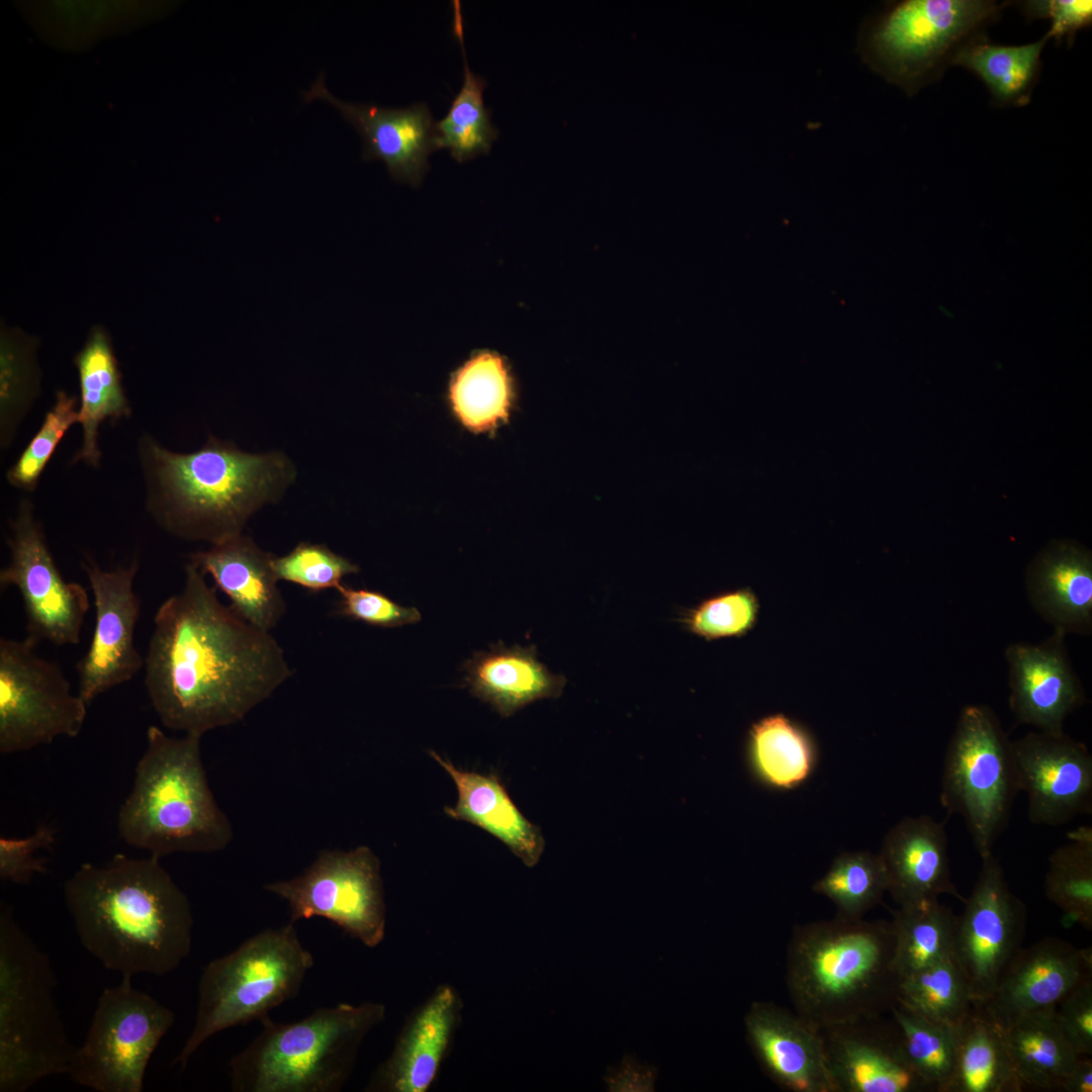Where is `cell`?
<instances>
[{
    "mask_svg": "<svg viewBox=\"0 0 1092 1092\" xmlns=\"http://www.w3.org/2000/svg\"><path fill=\"white\" fill-rule=\"evenodd\" d=\"M144 667L163 726L200 736L242 721L291 675L271 633L224 606L191 563L155 614Z\"/></svg>",
    "mask_w": 1092,
    "mask_h": 1092,
    "instance_id": "cell-1",
    "label": "cell"
},
{
    "mask_svg": "<svg viewBox=\"0 0 1092 1092\" xmlns=\"http://www.w3.org/2000/svg\"><path fill=\"white\" fill-rule=\"evenodd\" d=\"M64 897L81 944L122 977L167 975L191 951L190 902L156 856L84 862Z\"/></svg>",
    "mask_w": 1092,
    "mask_h": 1092,
    "instance_id": "cell-2",
    "label": "cell"
},
{
    "mask_svg": "<svg viewBox=\"0 0 1092 1092\" xmlns=\"http://www.w3.org/2000/svg\"><path fill=\"white\" fill-rule=\"evenodd\" d=\"M140 460L156 522L174 536L211 545L242 534L248 519L294 477L282 453L252 454L214 437L183 454L144 436Z\"/></svg>",
    "mask_w": 1092,
    "mask_h": 1092,
    "instance_id": "cell-3",
    "label": "cell"
},
{
    "mask_svg": "<svg viewBox=\"0 0 1092 1092\" xmlns=\"http://www.w3.org/2000/svg\"><path fill=\"white\" fill-rule=\"evenodd\" d=\"M785 977L795 1012L819 1030L889 1013L900 980L890 921L835 916L796 926Z\"/></svg>",
    "mask_w": 1092,
    "mask_h": 1092,
    "instance_id": "cell-4",
    "label": "cell"
},
{
    "mask_svg": "<svg viewBox=\"0 0 1092 1092\" xmlns=\"http://www.w3.org/2000/svg\"><path fill=\"white\" fill-rule=\"evenodd\" d=\"M200 735H167L151 725L130 793L117 816L119 837L161 858L225 848L233 827L209 787Z\"/></svg>",
    "mask_w": 1092,
    "mask_h": 1092,
    "instance_id": "cell-5",
    "label": "cell"
},
{
    "mask_svg": "<svg viewBox=\"0 0 1092 1092\" xmlns=\"http://www.w3.org/2000/svg\"><path fill=\"white\" fill-rule=\"evenodd\" d=\"M386 1007L365 1001L317 1008L294 1022L262 1019L258 1035L230 1062L234 1092H339Z\"/></svg>",
    "mask_w": 1092,
    "mask_h": 1092,
    "instance_id": "cell-6",
    "label": "cell"
},
{
    "mask_svg": "<svg viewBox=\"0 0 1092 1092\" xmlns=\"http://www.w3.org/2000/svg\"><path fill=\"white\" fill-rule=\"evenodd\" d=\"M49 957L19 926L11 908L0 912V1092H24L67 1074L74 1048L54 999Z\"/></svg>",
    "mask_w": 1092,
    "mask_h": 1092,
    "instance_id": "cell-7",
    "label": "cell"
},
{
    "mask_svg": "<svg viewBox=\"0 0 1092 1092\" xmlns=\"http://www.w3.org/2000/svg\"><path fill=\"white\" fill-rule=\"evenodd\" d=\"M313 965L292 922L262 930L210 961L199 979L193 1028L172 1064L184 1069L214 1034L268 1017L297 995Z\"/></svg>",
    "mask_w": 1092,
    "mask_h": 1092,
    "instance_id": "cell-8",
    "label": "cell"
},
{
    "mask_svg": "<svg viewBox=\"0 0 1092 1092\" xmlns=\"http://www.w3.org/2000/svg\"><path fill=\"white\" fill-rule=\"evenodd\" d=\"M1005 6L989 0L894 2L863 22L858 52L871 70L911 96L940 77Z\"/></svg>",
    "mask_w": 1092,
    "mask_h": 1092,
    "instance_id": "cell-9",
    "label": "cell"
},
{
    "mask_svg": "<svg viewBox=\"0 0 1092 1092\" xmlns=\"http://www.w3.org/2000/svg\"><path fill=\"white\" fill-rule=\"evenodd\" d=\"M1010 743L991 708L968 705L943 758L940 803L964 819L981 858L992 854L1020 792Z\"/></svg>",
    "mask_w": 1092,
    "mask_h": 1092,
    "instance_id": "cell-10",
    "label": "cell"
},
{
    "mask_svg": "<svg viewBox=\"0 0 1092 1092\" xmlns=\"http://www.w3.org/2000/svg\"><path fill=\"white\" fill-rule=\"evenodd\" d=\"M174 1021L172 1010L122 977L101 993L67 1074L98 1092H142L150 1060Z\"/></svg>",
    "mask_w": 1092,
    "mask_h": 1092,
    "instance_id": "cell-11",
    "label": "cell"
},
{
    "mask_svg": "<svg viewBox=\"0 0 1092 1092\" xmlns=\"http://www.w3.org/2000/svg\"><path fill=\"white\" fill-rule=\"evenodd\" d=\"M28 637L0 639V753L14 754L76 737L87 703L62 667L36 652Z\"/></svg>",
    "mask_w": 1092,
    "mask_h": 1092,
    "instance_id": "cell-12",
    "label": "cell"
},
{
    "mask_svg": "<svg viewBox=\"0 0 1092 1092\" xmlns=\"http://www.w3.org/2000/svg\"><path fill=\"white\" fill-rule=\"evenodd\" d=\"M264 889L287 903L292 923L325 918L371 948L385 936L380 861L368 846L322 850L300 875L266 884Z\"/></svg>",
    "mask_w": 1092,
    "mask_h": 1092,
    "instance_id": "cell-13",
    "label": "cell"
},
{
    "mask_svg": "<svg viewBox=\"0 0 1092 1092\" xmlns=\"http://www.w3.org/2000/svg\"><path fill=\"white\" fill-rule=\"evenodd\" d=\"M9 562L0 571L1 589L15 587L23 602L26 637L37 644L76 645L90 608L87 589L67 581L48 546L29 499H22L10 520Z\"/></svg>",
    "mask_w": 1092,
    "mask_h": 1092,
    "instance_id": "cell-14",
    "label": "cell"
},
{
    "mask_svg": "<svg viewBox=\"0 0 1092 1092\" xmlns=\"http://www.w3.org/2000/svg\"><path fill=\"white\" fill-rule=\"evenodd\" d=\"M964 904L957 917L953 958L969 982L973 1004L981 1005L1022 947L1026 907L1011 891L993 853L982 858L981 871Z\"/></svg>",
    "mask_w": 1092,
    "mask_h": 1092,
    "instance_id": "cell-15",
    "label": "cell"
},
{
    "mask_svg": "<svg viewBox=\"0 0 1092 1092\" xmlns=\"http://www.w3.org/2000/svg\"><path fill=\"white\" fill-rule=\"evenodd\" d=\"M82 568L93 595L95 626L76 669L78 694L89 705L130 680L145 666V657L134 643L141 614V600L133 588L138 561L107 570L86 558Z\"/></svg>",
    "mask_w": 1092,
    "mask_h": 1092,
    "instance_id": "cell-16",
    "label": "cell"
},
{
    "mask_svg": "<svg viewBox=\"0 0 1092 1092\" xmlns=\"http://www.w3.org/2000/svg\"><path fill=\"white\" fill-rule=\"evenodd\" d=\"M1019 791L1031 823L1060 826L1092 812V755L1065 732H1029L1011 741Z\"/></svg>",
    "mask_w": 1092,
    "mask_h": 1092,
    "instance_id": "cell-17",
    "label": "cell"
},
{
    "mask_svg": "<svg viewBox=\"0 0 1092 1092\" xmlns=\"http://www.w3.org/2000/svg\"><path fill=\"white\" fill-rule=\"evenodd\" d=\"M820 1033L837 1092H931L912 1069L891 1015L863 1017Z\"/></svg>",
    "mask_w": 1092,
    "mask_h": 1092,
    "instance_id": "cell-18",
    "label": "cell"
},
{
    "mask_svg": "<svg viewBox=\"0 0 1092 1092\" xmlns=\"http://www.w3.org/2000/svg\"><path fill=\"white\" fill-rule=\"evenodd\" d=\"M458 990L439 985L406 1017L388 1057L369 1078L368 1092H428L462 1022Z\"/></svg>",
    "mask_w": 1092,
    "mask_h": 1092,
    "instance_id": "cell-19",
    "label": "cell"
},
{
    "mask_svg": "<svg viewBox=\"0 0 1092 1092\" xmlns=\"http://www.w3.org/2000/svg\"><path fill=\"white\" fill-rule=\"evenodd\" d=\"M1091 974V947L1044 937L1019 949L981 1006L999 1026L1024 1015L1052 1012Z\"/></svg>",
    "mask_w": 1092,
    "mask_h": 1092,
    "instance_id": "cell-20",
    "label": "cell"
},
{
    "mask_svg": "<svg viewBox=\"0 0 1092 1092\" xmlns=\"http://www.w3.org/2000/svg\"><path fill=\"white\" fill-rule=\"evenodd\" d=\"M1065 636L1054 630L1040 644L1018 642L1006 648L1009 705L1018 723L1042 732L1062 733L1067 717L1086 702L1067 653Z\"/></svg>",
    "mask_w": 1092,
    "mask_h": 1092,
    "instance_id": "cell-21",
    "label": "cell"
},
{
    "mask_svg": "<svg viewBox=\"0 0 1092 1092\" xmlns=\"http://www.w3.org/2000/svg\"><path fill=\"white\" fill-rule=\"evenodd\" d=\"M310 102L323 100L338 109L362 136V158L381 160L391 177L417 186L429 169L428 158L434 149V121L425 103L404 108L374 104L349 103L335 97L321 76L303 93Z\"/></svg>",
    "mask_w": 1092,
    "mask_h": 1092,
    "instance_id": "cell-22",
    "label": "cell"
},
{
    "mask_svg": "<svg viewBox=\"0 0 1092 1092\" xmlns=\"http://www.w3.org/2000/svg\"><path fill=\"white\" fill-rule=\"evenodd\" d=\"M747 1042L764 1073L792 1092H837L820 1030L796 1012L754 1001L744 1016Z\"/></svg>",
    "mask_w": 1092,
    "mask_h": 1092,
    "instance_id": "cell-23",
    "label": "cell"
},
{
    "mask_svg": "<svg viewBox=\"0 0 1092 1092\" xmlns=\"http://www.w3.org/2000/svg\"><path fill=\"white\" fill-rule=\"evenodd\" d=\"M888 891L899 907L951 895L961 901L949 868L944 824L928 815L906 817L886 834L881 851Z\"/></svg>",
    "mask_w": 1092,
    "mask_h": 1092,
    "instance_id": "cell-24",
    "label": "cell"
},
{
    "mask_svg": "<svg viewBox=\"0 0 1092 1092\" xmlns=\"http://www.w3.org/2000/svg\"><path fill=\"white\" fill-rule=\"evenodd\" d=\"M273 556L250 537L239 534L191 554L189 563L212 578L239 617L270 632L286 611L272 566Z\"/></svg>",
    "mask_w": 1092,
    "mask_h": 1092,
    "instance_id": "cell-25",
    "label": "cell"
},
{
    "mask_svg": "<svg viewBox=\"0 0 1092 1092\" xmlns=\"http://www.w3.org/2000/svg\"><path fill=\"white\" fill-rule=\"evenodd\" d=\"M1025 589L1034 611L1067 635L1092 631V556L1083 545L1055 540L1031 560Z\"/></svg>",
    "mask_w": 1092,
    "mask_h": 1092,
    "instance_id": "cell-26",
    "label": "cell"
},
{
    "mask_svg": "<svg viewBox=\"0 0 1092 1092\" xmlns=\"http://www.w3.org/2000/svg\"><path fill=\"white\" fill-rule=\"evenodd\" d=\"M464 685L471 695L510 717L529 704L560 697L566 684L537 656L535 646H506L497 642L477 651L463 664Z\"/></svg>",
    "mask_w": 1092,
    "mask_h": 1092,
    "instance_id": "cell-27",
    "label": "cell"
},
{
    "mask_svg": "<svg viewBox=\"0 0 1092 1092\" xmlns=\"http://www.w3.org/2000/svg\"><path fill=\"white\" fill-rule=\"evenodd\" d=\"M429 753L449 774L458 792L455 806L444 807L445 814L485 830L524 864L535 867L544 851V837L540 828L521 813L497 772L464 770L435 751Z\"/></svg>",
    "mask_w": 1092,
    "mask_h": 1092,
    "instance_id": "cell-28",
    "label": "cell"
},
{
    "mask_svg": "<svg viewBox=\"0 0 1092 1092\" xmlns=\"http://www.w3.org/2000/svg\"><path fill=\"white\" fill-rule=\"evenodd\" d=\"M74 363L80 383L78 424L82 426V444L72 461L97 468L101 452L98 430L108 420L118 421L131 414L121 384V375L110 338L102 328H94Z\"/></svg>",
    "mask_w": 1092,
    "mask_h": 1092,
    "instance_id": "cell-29",
    "label": "cell"
},
{
    "mask_svg": "<svg viewBox=\"0 0 1092 1092\" xmlns=\"http://www.w3.org/2000/svg\"><path fill=\"white\" fill-rule=\"evenodd\" d=\"M956 1059L945 1092H1021L1024 1089L1000 1026L978 1004L956 1025Z\"/></svg>",
    "mask_w": 1092,
    "mask_h": 1092,
    "instance_id": "cell-30",
    "label": "cell"
},
{
    "mask_svg": "<svg viewBox=\"0 0 1092 1092\" xmlns=\"http://www.w3.org/2000/svg\"><path fill=\"white\" fill-rule=\"evenodd\" d=\"M1000 1028L1024 1089L1059 1091L1080 1055L1061 1031L1055 1011L1024 1015Z\"/></svg>",
    "mask_w": 1092,
    "mask_h": 1092,
    "instance_id": "cell-31",
    "label": "cell"
},
{
    "mask_svg": "<svg viewBox=\"0 0 1092 1092\" xmlns=\"http://www.w3.org/2000/svg\"><path fill=\"white\" fill-rule=\"evenodd\" d=\"M1050 38L1020 46L991 43L980 35L954 55L951 65L978 76L994 100L1002 105L1025 106L1037 80L1040 55Z\"/></svg>",
    "mask_w": 1092,
    "mask_h": 1092,
    "instance_id": "cell-32",
    "label": "cell"
},
{
    "mask_svg": "<svg viewBox=\"0 0 1092 1092\" xmlns=\"http://www.w3.org/2000/svg\"><path fill=\"white\" fill-rule=\"evenodd\" d=\"M453 34L458 39L464 59V77L460 91L453 99L447 114L434 123V149H445L458 162L488 154L498 131L484 106L485 80L469 68L463 40V19L460 2L453 1Z\"/></svg>",
    "mask_w": 1092,
    "mask_h": 1092,
    "instance_id": "cell-33",
    "label": "cell"
},
{
    "mask_svg": "<svg viewBox=\"0 0 1092 1092\" xmlns=\"http://www.w3.org/2000/svg\"><path fill=\"white\" fill-rule=\"evenodd\" d=\"M747 751L756 777L778 789H791L802 784L811 774L816 756L810 734L780 713L752 724Z\"/></svg>",
    "mask_w": 1092,
    "mask_h": 1092,
    "instance_id": "cell-34",
    "label": "cell"
},
{
    "mask_svg": "<svg viewBox=\"0 0 1092 1092\" xmlns=\"http://www.w3.org/2000/svg\"><path fill=\"white\" fill-rule=\"evenodd\" d=\"M892 916L894 967L900 978L953 957L958 916L938 899L899 907Z\"/></svg>",
    "mask_w": 1092,
    "mask_h": 1092,
    "instance_id": "cell-35",
    "label": "cell"
},
{
    "mask_svg": "<svg viewBox=\"0 0 1092 1092\" xmlns=\"http://www.w3.org/2000/svg\"><path fill=\"white\" fill-rule=\"evenodd\" d=\"M513 395L509 368L491 352L474 355L454 374L450 385L456 416L477 432L492 429L508 418Z\"/></svg>",
    "mask_w": 1092,
    "mask_h": 1092,
    "instance_id": "cell-36",
    "label": "cell"
},
{
    "mask_svg": "<svg viewBox=\"0 0 1092 1092\" xmlns=\"http://www.w3.org/2000/svg\"><path fill=\"white\" fill-rule=\"evenodd\" d=\"M889 1014L901 1034L907 1059L931 1092H945L952 1075L956 1025L932 1020L897 1001Z\"/></svg>",
    "mask_w": 1092,
    "mask_h": 1092,
    "instance_id": "cell-37",
    "label": "cell"
},
{
    "mask_svg": "<svg viewBox=\"0 0 1092 1092\" xmlns=\"http://www.w3.org/2000/svg\"><path fill=\"white\" fill-rule=\"evenodd\" d=\"M1044 893L1065 916L1092 928V831L1083 827L1049 857Z\"/></svg>",
    "mask_w": 1092,
    "mask_h": 1092,
    "instance_id": "cell-38",
    "label": "cell"
},
{
    "mask_svg": "<svg viewBox=\"0 0 1092 1092\" xmlns=\"http://www.w3.org/2000/svg\"><path fill=\"white\" fill-rule=\"evenodd\" d=\"M812 890L836 906V916L860 919L878 905L888 891L881 856L871 851L845 852L837 856Z\"/></svg>",
    "mask_w": 1092,
    "mask_h": 1092,
    "instance_id": "cell-39",
    "label": "cell"
},
{
    "mask_svg": "<svg viewBox=\"0 0 1092 1092\" xmlns=\"http://www.w3.org/2000/svg\"><path fill=\"white\" fill-rule=\"evenodd\" d=\"M897 1001L950 1025H957L973 1006L969 982L953 957L901 977Z\"/></svg>",
    "mask_w": 1092,
    "mask_h": 1092,
    "instance_id": "cell-40",
    "label": "cell"
},
{
    "mask_svg": "<svg viewBox=\"0 0 1092 1092\" xmlns=\"http://www.w3.org/2000/svg\"><path fill=\"white\" fill-rule=\"evenodd\" d=\"M38 387L33 347L22 338L1 334L0 428L1 446L8 447Z\"/></svg>",
    "mask_w": 1092,
    "mask_h": 1092,
    "instance_id": "cell-41",
    "label": "cell"
},
{
    "mask_svg": "<svg viewBox=\"0 0 1092 1092\" xmlns=\"http://www.w3.org/2000/svg\"><path fill=\"white\" fill-rule=\"evenodd\" d=\"M759 602L750 588L721 593L702 601L682 614L680 622L692 634L707 641L741 637L758 619Z\"/></svg>",
    "mask_w": 1092,
    "mask_h": 1092,
    "instance_id": "cell-42",
    "label": "cell"
},
{
    "mask_svg": "<svg viewBox=\"0 0 1092 1092\" xmlns=\"http://www.w3.org/2000/svg\"><path fill=\"white\" fill-rule=\"evenodd\" d=\"M78 418L76 397L63 390L58 391L56 401L40 428L7 471L6 478L10 485L22 490H34L58 445L67 431L78 423Z\"/></svg>",
    "mask_w": 1092,
    "mask_h": 1092,
    "instance_id": "cell-43",
    "label": "cell"
},
{
    "mask_svg": "<svg viewBox=\"0 0 1092 1092\" xmlns=\"http://www.w3.org/2000/svg\"><path fill=\"white\" fill-rule=\"evenodd\" d=\"M272 566L278 580L312 593L338 589L345 576L359 571L358 565L328 546L308 542L299 543L286 555L273 556Z\"/></svg>",
    "mask_w": 1092,
    "mask_h": 1092,
    "instance_id": "cell-44",
    "label": "cell"
},
{
    "mask_svg": "<svg viewBox=\"0 0 1092 1092\" xmlns=\"http://www.w3.org/2000/svg\"><path fill=\"white\" fill-rule=\"evenodd\" d=\"M339 614L381 628H396L416 624L422 616L415 607H404L385 595L366 588H353L342 584Z\"/></svg>",
    "mask_w": 1092,
    "mask_h": 1092,
    "instance_id": "cell-45",
    "label": "cell"
},
{
    "mask_svg": "<svg viewBox=\"0 0 1092 1092\" xmlns=\"http://www.w3.org/2000/svg\"><path fill=\"white\" fill-rule=\"evenodd\" d=\"M56 837V830L48 825L39 826L26 837L0 836V879L26 885L37 874L46 873V858L35 853L51 848Z\"/></svg>",
    "mask_w": 1092,
    "mask_h": 1092,
    "instance_id": "cell-46",
    "label": "cell"
},
{
    "mask_svg": "<svg viewBox=\"0 0 1092 1092\" xmlns=\"http://www.w3.org/2000/svg\"><path fill=\"white\" fill-rule=\"evenodd\" d=\"M1055 1018L1077 1054L1092 1056V978L1081 982L1061 1000Z\"/></svg>",
    "mask_w": 1092,
    "mask_h": 1092,
    "instance_id": "cell-47",
    "label": "cell"
},
{
    "mask_svg": "<svg viewBox=\"0 0 1092 1092\" xmlns=\"http://www.w3.org/2000/svg\"><path fill=\"white\" fill-rule=\"evenodd\" d=\"M1021 7L1029 19L1051 20L1045 34L1058 43L1066 37L1071 46L1077 31L1092 23L1090 0H1031L1022 2Z\"/></svg>",
    "mask_w": 1092,
    "mask_h": 1092,
    "instance_id": "cell-48",
    "label": "cell"
},
{
    "mask_svg": "<svg viewBox=\"0 0 1092 1092\" xmlns=\"http://www.w3.org/2000/svg\"><path fill=\"white\" fill-rule=\"evenodd\" d=\"M657 1068L626 1055L619 1066L608 1068L604 1081L609 1091H654Z\"/></svg>",
    "mask_w": 1092,
    "mask_h": 1092,
    "instance_id": "cell-49",
    "label": "cell"
},
{
    "mask_svg": "<svg viewBox=\"0 0 1092 1092\" xmlns=\"http://www.w3.org/2000/svg\"><path fill=\"white\" fill-rule=\"evenodd\" d=\"M1059 1091L1092 1092L1091 1056L1080 1055L1075 1064L1063 1078Z\"/></svg>",
    "mask_w": 1092,
    "mask_h": 1092,
    "instance_id": "cell-50",
    "label": "cell"
}]
</instances>
